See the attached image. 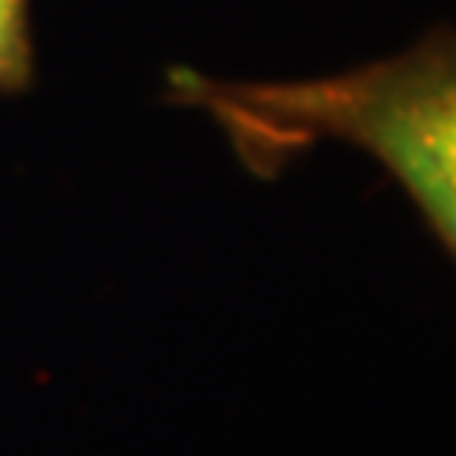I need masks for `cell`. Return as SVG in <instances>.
I'll return each instance as SVG.
<instances>
[{
	"label": "cell",
	"instance_id": "1",
	"mask_svg": "<svg viewBox=\"0 0 456 456\" xmlns=\"http://www.w3.org/2000/svg\"><path fill=\"white\" fill-rule=\"evenodd\" d=\"M166 95L207 115L261 180L322 142L359 149L403 186L456 261V28H433L399 54L297 82H230L169 68Z\"/></svg>",
	"mask_w": 456,
	"mask_h": 456
},
{
	"label": "cell",
	"instance_id": "2",
	"mask_svg": "<svg viewBox=\"0 0 456 456\" xmlns=\"http://www.w3.org/2000/svg\"><path fill=\"white\" fill-rule=\"evenodd\" d=\"M31 82V0H0V95H20Z\"/></svg>",
	"mask_w": 456,
	"mask_h": 456
}]
</instances>
